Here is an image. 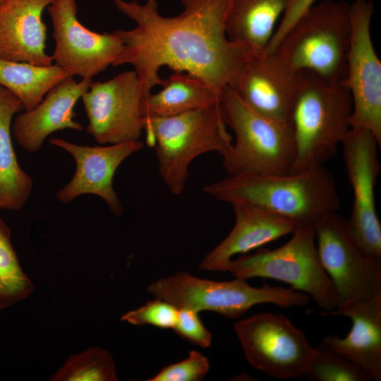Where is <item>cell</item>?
I'll return each mask as SVG.
<instances>
[{
    "mask_svg": "<svg viewBox=\"0 0 381 381\" xmlns=\"http://www.w3.org/2000/svg\"><path fill=\"white\" fill-rule=\"evenodd\" d=\"M380 145L370 131L357 128H351L341 143L344 167L353 197L348 224L356 240L380 259L381 224L376 211L375 188L380 171Z\"/></svg>",
    "mask_w": 381,
    "mask_h": 381,
    "instance_id": "5bb4252c",
    "label": "cell"
},
{
    "mask_svg": "<svg viewBox=\"0 0 381 381\" xmlns=\"http://www.w3.org/2000/svg\"><path fill=\"white\" fill-rule=\"evenodd\" d=\"M49 141L69 152L76 164L73 179L56 192L58 200L67 203L80 195L94 194L104 200L113 214L121 216L123 207L113 188V178L127 157L143 148V142L138 140L104 146H86L61 138H51Z\"/></svg>",
    "mask_w": 381,
    "mask_h": 381,
    "instance_id": "9a60e30c",
    "label": "cell"
},
{
    "mask_svg": "<svg viewBox=\"0 0 381 381\" xmlns=\"http://www.w3.org/2000/svg\"><path fill=\"white\" fill-rule=\"evenodd\" d=\"M203 191L231 205H257L313 229L337 212L341 202L334 176L324 165L286 174L228 175Z\"/></svg>",
    "mask_w": 381,
    "mask_h": 381,
    "instance_id": "7a4b0ae2",
    "label": "cell"
},
{
    "mask_svg": "<svg viewBox=\"0 0 381 381\" xmlns=\"http://www.w3.org/2000/svg\"><path fill=\"white\" fill-rule=\"evenodd\" d=\"M374 11L371 0L350 4L351 35L344 82L353 102L351 128L370 131L381 144V62L370 32Z\"/></svg>",
    "mask_w": 381,
    "mask_h": 381,
    "instance_id": "8fae6325",
    "label": "cell"
},
{
    "mask_svg": "<svg viewBox=\"0 0 381 381\" xmlns=\"http://www.w3.org/2000/svg\"><path fill=\"white\" fill-rule=\"evenodd\" d=\"M227 271L236 278L279 280L292 289L308 294L322 311L337 307L333 284L320 261L314 229L298 228L283 246L273 250L260 248L231 260Z\"/></svg>",
    "mask_w": 381,
    "mask_h": 381,
    "instance_id": "ba28073f",
    "label": "cell"
},
{
    "mask_svg": "<svg viewBox=\"0 0 381 381\" xmlns=\"http://www.w3.org/2000/svg\"><path fill=\"white\" fill-rule=\"evenodd\" d=\"M249 364L277 379L304 376L316 349L282 313H261L234 325Z\"/></svg>",
    "mask_w": 381,
    "mask_h": 381,
    "instance_id": "30bf717a",
    "label": "cell"
},
{
    "mask_svg": "<svg viewBox=\"0 0 381 381\" xmlns=\"http://www.w3.org/2000/svg\"><path fill=\"white\" fill-rule=\"evenodd\" d=\"M210 369L208 358L200 352L190 351L188 357L163 368L148 381H198Z\"/></svg>",
    "mask_w": 381,
    "mask_h": 381,
    "instance_id": "f1b7e54d",
    "label": "cell"
},
{
    "mask_svg": "<svg viewBox=\"0 0 381 381\" xmlns=\"http://www.w3.org/2000/svg\"><path fill=\"white\" fill-rule=\"evenodd\" d=\"M315 1L316 0H291L282 16V20L279 25H277L265 52H273L288 30L300 16L314 5Z\"/></svg>",
    "mask_w": 381,
    "mask_h": 381,
    "instance_id": "4dcf8cb0",
    "label": "cell"
},
{
    "mask_svg": "<svg viewBox=\"0 0 381 381\" xmlns=\"http://www.w3.org/2000/svg\"><path fill=\"white\" fill-rule=\"evenodd\" d=\"M304 376L311 381H368L369 373L346 356L320 344Z\"/></svg>",
    "mask_w": 381,
    "mask_h": 381,
    "instance_id": "4316f807",
    "label": "cell"
},
{
    "mask_svg": "<svg viewBox=\"0 0 381 381\" xmlns=\"http://www.w3.org/2000/svg\"><path fill=\"white\" fill-rule=\"evenodd\" d=\"M6 1V0H0V6Z\"/></svg>",
    "mask_w": 381,
    "mask_h": 381,
    "instance_id": "1f68e13d",
    "label": "cell"
},
{
    "mask_svg": "<svg viewBox=\"0 0 381 381\" xmlns=\"http://www.w3.org/2000/svg\"><path fill=\"white\" fill-rule=\"evenodd\" d=\"M175 333L194 345L207 348L211 345L212 336L200 320L198 312L188 309H179L174 327Z\"/></svg>",
    "mask_w": 381,
    "mask_h": 381,
    "instance_id": "f546056e",
    "label": "cell"
},
{
    "mask_svg": "<svg viewBox=\"0 0 381 381\" xmlns=\"http://www.w3.org/2000/svg\"><path fill=\"white\" fill-rule=\"evenodd\" d=\"M291 1L230 0L225 25L228 39L255 54L265 52Z\"/></svg>",
    "mask_w": 381,
    "mask_h": 381,
    "instance_id": "7402d4cb",
    "label": "cell"
},
{
    "mask_svg": "<svg viewBox=\"0 0 381 381\" xmlns=\"http://www.w3.org/2000/svg\"><path fill=\"white\" fill-rule=\"evenodd\" d=\"M147 291L169 302L178 309L212 311L236 319L250 308L272 303L282 308L305 307L310 297L303 292L282 286L249 285L246 280L231 281L200 279L186 272L159 279L148 286Z\"/></svg>",
    "mask_w": 381,
    "mask_h": 381,
    "instance_id": "52a82bcc",
    "label": "cell"
},
{
    "mask_svg": "<svg viewBox=\"0 0 381 381\" xmlns=\"http://www.w3.org/2000/svg\"><path fill=\"white\" fill-rule=\"evenodd\" d=\"M314 232L320 261L337 294V308L381 293V259L356 240L347 219L332 213L314 227Z\"/></svg>",
    "mask_w": 381,
    "mask_h": 381,
    "instance_id": "9c48e42d",
    "label": "cell"
},
{
    "mask_svg": "<svg viewBox=\"0 0 381 381\" xmlns=\"http://www.w3.org/2000/svg\"><path fill=\"white\" fill-rule=\"evenodd\" d=\"M233 207L235 223L229 234L207 253L200 269L227 272L232 258L272 242L300 228L295 222L257 205L238 203Z\"/></svg>",
    "mask_w": 381,
    "mask_h": 381,
    "instance_id": "ac0fdd59",
    "label": "cell"
},
{
    "mask_svg": "<svg viewBox=\"0 0 381 381\" xmlns=\"http://www.w3.org/2000/svg\"><path fill=\"white\" fill-rule=\"evenodd\" d=\"M350 4L322 0L306 11L273 51L293 71L344 81L351 35Z\"/></svg>",
    "mask_w": 381,
    "mask_h": 381,
    "instance_id": "5b68a950",
    "label": "cell"
},
{
    "mask_svg": "<svg viewBox=\"0 0 381 381\" xmlns=\"http://www.w3.org/2000/svg\"><path fill=\"white\" fill-rule=\"evenodd\" d=\"M224 122L220 102L208 107L145 120L148 146L155 148L159 174L170 192L181 195L191 162L200 155L231 148L234 137Z\"/></svg>",
    "mask_w": 381,
    "mask_h": 381,
    "instance_id": "277c9868",
    "label": "cell"
},
{
    "mask_svg": "<svg viewBox=\"0 0 381 381\" xmlns=\"http://www.w3.org/2000/svg\"><path fill=\"white\" fill-rule=\"evenodd\" d=\"M318 314L322 317L344 316L351 320V329L345 337L327 334L321 343L360 365L371 380H381V293Z\"/></svg>",
    "mask_w": 381,
    "mask_h": 381,
    "instance_id": "ffe728a7",
    "label": "cell"
},
{
    "mask_svg": "<svg viewBox=\"0 0 381 381\" xmlns=\"http://www.w3.org/2000/svg\"><path fill=\"white\" fill-rule=\"evenodd\" d=\"M33 289L12 246L11 231L0 217V310L25 299Z\"/></svg>",
    "mask_w": 381,
    "mask_h": 381,
    "instance_id": "d4e9b609",
    "label": "cell"
},
{
    "mask_svg": "<svg viewBox=\"0 0 381 381\" xmlns=\"http://www.w3.org/2000/svg\"><path fill=\"white\" fill-rule=\"evenodd\" d=\"M162 87L160 91L143 99L145 120L176 116L220 102L221 95L205 81L187 73L174 71Z\"/></svg>",
    "mask_w": 381,
    "mask_h": 381,
    "instance_id": "603a6c76",
    "label": "cell"
},
{
    "mask_svg": "<svg viewBox=\"0 0 381 381\" xmlns=\"http://www.w3.org/2000/svg\"><path fill=\"white\" fill-rule=\"evenodd\" d=\"M82 100L88 119L87 133L99 144L140 140L144 131L143 95L134 70L91 83Z\"/></svg>",
    "mask_w": 381,
    "mask_h": 381,
    "instance_id": "7c38bea8",
    "label": "cell"
},
{
    "mask_svg": "<svg viewBox=\"0 0 381 381\" xmlns=\"http://www.w3.org/2000/svg\"><path fill=\"white\" fill-rule=\"evenodd\" d=\"M53 0H6L0 6V57L37 66L52 64L45 52L44 10Z\"/></svg>",
    "mask_w": 381,
    "mask_h": 381,
    "instance_id": "d6986e66",
    "label": "cell"
},
{
    "mask_svg": "<svg viewBox=\"0 0 381 381\" xmlns=\"http://www.w3.org/2000/svg\"><path fill=\"white\" fill-rule=\"evenodd\" d=\"M47 11L55 41L52 58L70 75L92 79L122 52L123 43L113 32H94L80 23L75 0H53Z\"/></svg>",
    "mask_w": 381,
    "mask_h": 381,
    "instance_id": "4fadbf2b",
    "label": "cell"
},
{
    "mask_svg": "<svg viewBox=\"0 0 381 381\" xmlns=\"http://www.w3.org/2000/svg\"><path fill=\"white\" fill-rule=\"evenodd\" d=\"M52 381H116L118 380L114 361L111 354L99 347L89 348L72 354L53 373Z\"/></svg>",
    "mask_w": 381,
    "mask_h": 381,
    "instance_id": "484cf974",
    "label": "cell"
},
{
    "mask_svg": "<svg viewBox=\"0 0 381 381\" xmlns=\"http://www.w3.org/2000/svg\"><path fill=\"white\" fill-rule=\"evenodd\" d=\"M112 1L135 23L133 29L113 31L123 48L112 66H133L144 99L164 84L159 73L164 66L201 78L221 95L255 54L226 36L230 0H181L183 11L174 17L160 14L157 0Z\"/></svg>",
    "mask_w": 381,
    "mask_h": 381,
    "instance_id": "6da1fadb",
    "label": "cell"
},
{
    "mask_svg": "<svg viewBox=\"0 0 381 381\" xmlns=\"http://www.w3.org/2000/svg\"><path fill=\"white\" fill-rule=\"evenodd\" d=\"M353 102L344 81L301 71L290 115L294 158L290 172L322 166L351 128Z\"/></svg>",
    "mask_w": 381,
    "mask_h": 381,
    "instance_id": "3957f363",
    "label": "cell"
},
{
    "mask_svg": "<svg viewBox=\"0 0 381 381\" xmlns=\"http://www.w3.org/2000/svg\"><path fill=\"white\" fill-rule=\"evenodd\" d=\"M300 74L275 52H265L252 56L229 87L256 112L291 126Z\"/></svg>",
    "mask_w": 381,
    "mask_h": 381,
    "instance_id": "2e32d148",
    "label": "cell"
},
{
    "mask_svg": "<svg viewBox=\"0 0 381 381\" xmlns=\"http://www.w3.org/2000/svg\"><path fill=\"white\" fill-rule=\"evenodd\" d=\"M179 309L169 302L156 298L137 309L121 317L122 322L133 325H150L161 329H173L178 318Z\"/></svg>",
    "mask_w": 381,
    "mask_h": 381,
    "instance_id": "83f0119b",
    "label": "cell"
},
{
    "mask_svg": "<svg viewBox=\"0 0 381 381\" xmlns=\"http://www.w3.org/2000/svg\"><path fill=\"white\" fill-rule=\"evenodd\" d=\"M220 106L234 134L231 148L222 156L228 175L290 172L294 158L290 126L256 112L229 86L222 92Z\"/></svg>",
    "mask_w": 381,
    "mask_h": 381,
    "instance_id": "8992f818",
    "label": "cell"
},
{
    "mask_svg": "<svg viewBox=\"0 0 381 381\" xmlns=\"http://www.w3.org/2000/svg\"><path fill=\"white\" fill-rule=\"evenodd\" d=\"M92 81L82 79L78 82L73 76H69L51 89L34 109L20 112L11 126L17 143L25 150L35 152L55 131L66 128L82 131L83 126L73 120V109Z\"/></svg>",
    "mask_w": 381,
    "mask_h": 381,
    "instance_id": "e0dca14e",
    "label": "cell"
},
{
    "mask_svg": "<svg viewBox=\"0 0 381 381\" xmlns=\"http://www.w3.org/2000/svg\"><path fill=\"white\" fill-rule=\"evenodd\" d=\"M69 76L55 64L37 66L0 57V85L20 100L25 111L34 109L51 89Z\"/></svg>",
    "mask_w": 381,
    "mask_h": 381,
    "instance_id": "cb8c5ba5",
    "label": "cell"
},
{
    "mask_svg": "<svg viewBox=\"0 0 381 381\" xmlns=\"http://www.w3.org/2000/svg\"><path fill=\"white\" fill-rule=\"evenodd\" d=\"M24 111L20 100L0 85V210H20L30 198L33 181L20 167L12 142V121Z\"/></svg>",
    "mask_w": 381,
    "mask_h": 381,
    "instance_id": "44dd1931",
    "label": "cell"
}]
</instances>
